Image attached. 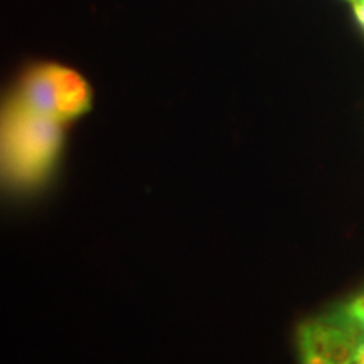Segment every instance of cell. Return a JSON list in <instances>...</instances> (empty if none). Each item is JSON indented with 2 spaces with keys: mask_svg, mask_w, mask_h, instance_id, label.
Listing matches in <instances>:
<instances>
[{
  "mask_svg": "<svg viewBox=\"0 0 364 364\" xmlns=\"http://www.w3.org/2000/svg\"><path fill=\"white\" fill-rule=\"evenodd\" d=\"M66 125L46 118L16 97H0V186L33 191L48 182L61 164Z\"/></svg>",
  "mask_w": 364,
  "mask_h": 364,
  "instance_id": "1",
  "label": "cell"
},
{
  "mask_svg": "<svg viewBox=\"0 0 364 364\" xmlns=\"http://www.w3.org/2000/svg\"><path fill=\"white\" fill-rule=\"evenodd\" d=\"M11 90L31 110L63 125L85 117L93 107L88 80L61 63H33L22 70Z\"/></svg>",
  "mask_w": 364,
  "mask_h": 364,
  "instance_id": "2",
  "label": "cell"
},
{
  "mask_svg": "<svg viewBox=\"0 0 364 364\" xmlns=\"http://www.w3.org/2000/svg\"><path fill=\"white\" fill-rule=\"evenodd\" d=\"M359 338L336 314L306 321L297 329L300 364H354Z\"/></svg>",
  "mask_w": 364,
  "mask_h": 364,
  "instance_id": "3",
  "label": "cell"
},
{
  "mask_svg": "<svg viewBox=\"0 0 364 364\" xmlns=\"http://www.w3.org/2000/svg\"><path fill=\"white\" fill-rule=\"evenodd\" d=\"M353 9L356 14V19L364 29V0H353Z\"/></svg>",
  "mask_w": 364,
  "mask_h": 364,
  "instance_id": "4",
  "label": "cell"
},
{
  "mask_svg": "<svg viewBox=\"0 0 364 364\" xmlns=\"http://www.w3.org/2000/svg\"><path fill=\"white\" fill-rule=\"evenodd\" d=\"M354 364H364V336L358 341L356 351H354Z\"/></svg>",
  "mask_w": 364,
  "mask_h": 364,
  "instance_id": "5",
  "label": "cell"
},
{
  "mask_svg": "<svg viewBox=\"0 0 364 364\" xmlns=\"http://www.w3.org/2000/svg\"><path fill=\"white\" fill-rule=\"evenodd\" d=\"M351 2H353V0H351Z\"/></svg>",
  "mask_w": 364,
  "mask_h": 364,
  "instance_id": "6",
  "label": "cell"
}]
</instances>
